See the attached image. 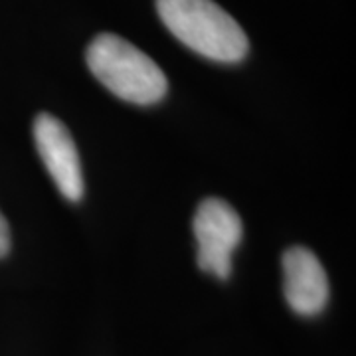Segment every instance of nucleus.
<instances>
[{
    "label": "nucleus",
    "instance_id": "2",
    "mask_svg": "<svg viewBox=\"0 0 356 356\" xmlns=\"http://www.w3.org/2000/svg\"><path fill=\"white\" fill-rule=\"evenodd\" d=\"M89 70L113 95L135 105H153L165 97L166 77L137 46L115 34H99L86 51Z\"/></svg>",
    "mask_w": 356,
    "mask_h": 356
},
{
    "label": "nucleus",
    "instance_id": "5",
    "mask_svg": "<svg viewBox=\"0 0 356 356\" xmlns=\"http://www.w3.org/2000/svg\"><path fill=\"white\" fill-rule=\"evenodd\" d=\"M283 293L297 315L313 317L329 301V280L311 250L295 245L283 254Z\"/></svg>",
    "mask_w": 356,
    "mask_h": 356
},
{
    "label": "nucleus",
    "instance_id": "3",
    "mask_svg": "<svg viewBox=\"0 0 356 356\" xmlns=\"http://www.w3.org/2000/svg\"><path fill=\"white\" fill-rule=\"evenodd\" d=\"M192 228L198 243V267L218 280H228L232 254L242 242L240 214L220 198H206L194 214Z\"/></svg>",
    "mask_w": 356,
    "mask_h": 356
},
{
    "label": "nucleus",
    "instance_id": "4",
    "mask_svg": "<svg viewBox=\"0 0 356 356\" xmlns=\"http://www.w3.org/2000/svg\"><path fill=\"white\" fill-rule=\"evenodd\" d=\"M34 143L62 196L70 202H79L83 196V175L76 143L67 127L54 115L40 113L34 121Z\"/></svg>",
    "mask_w": 356,
    "mask_h": 356
},
{
    "label": "nucleus",
    "instance_id": "1",
    "mask_svg": "<svg viewBox=\"0 0 356 356\" xmlns=\"http://www.w3.org/2000/svg\"><path fill=\"white\" fill-rule=\"evenodd\" d=\"M161 20L192 51L208 60L234 64L245 58L250 42L224 8L212 0H156Z\"/></svg>",
    "mask_w": 356,
    "mask_h": 356
},
{
    "label": "nucleus",
    "instance_id": "6",
    "mask_svg": "<svg viewBox=\"0 0 356 356\" xmlns=\"http://www.w3.org/2000/svg\"><path fill=\"white\" fill-rule=\"evenodd\" d=\"M8 250H10V228L6 224V218L0 212V257L8 254Z\"/></svg>",
    "mask_w": 356,
    "mask_h": 356
}]
</instances>
